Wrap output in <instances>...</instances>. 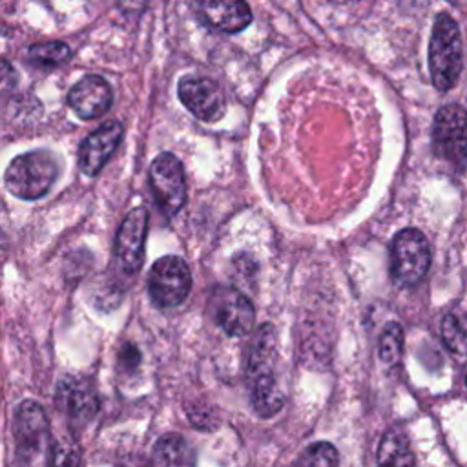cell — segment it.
<instances>
[{
  "label": "cell",
  "mask_w": 467,
  "mask_h": 467,
  "mask_svg": "<svg viewBox=\"0 0 467 467\" xmlns=\"http://www.w3.org/2000/svg\"><path fill=\"white\" fill-rule=\"evenodd\" d=\"M432 144L440 159L456 170L467 166V111L458 104L438 109L432 124Z\"/></svg>",
  "instance_id": "5"
},
{
  "label": "cell",
  "mask_w": 467,
  "mask_h": 467,
  "mask_svg": "<svg viewBox=\"0 0 467 467\" xmlns=\"http://www.w3.org/2000/svg\"><path fill=\"white\" fill-rule=\"evenodd\" d=\"M339 454L332 443L317 441L308 445L292 467H337Z\"/></svg>",
  "instance_id": "20"
},
{
  "label": "cell",
  "mask_w": 467,
  "mask_h": 467,
  "mask_svg": "<svg viewBox=\"0 0 467 467\" xmlns=\"http://www.w3.org/2000/svg\"><path fill=\"white\" fill-rule=\"evenodd\" d=\"M148 234V212L139 206L128 212L115 235V257L126 274H137L144 261V243Z\"/></svg>",
  "instance_id": "10"
},
{
  "label": "cell",
  "mask_w": 467,
  "mask_h": 467,
  "mask_svg": "<svg viewBox=\"0 0 467 467\" xmlns=\"http://www.w3.org/2000/svg\"><path fill=\"white\" fill-rule=\"evenodd\" d=\"M139 361H140V352L137 350V347L131 343H124L119 350V363L126 368H135Z\"/></svg>",
  "instance_id": "24"
},
{
  "label": "cell",
  "mask_w": 467,
  "mask_h": 467,
  "mask_svg": "<svg viewBox=\"0 0 467 467\" xmlns=\"http://www.w3.org/2000/svg\"><path fill=\"white\" fill-rule=\"evenodd\" d=\"M192 288V274L184 259L179 255H164L157 259L148 275V292L159 308L181 305Z\"/></svg>",
  "instance_id": "6"
},
{
  "label": "cell",
  "mask_w": 467,
  "mask_h": 467,
  "mask_svg": "<svg viewBox=\"0 0 467 467\" xmlns=\"http://www.w3.org/2000/svg\"><path fill=\"white\" fill-rule=\"evenodd\" d=\"M431 265L427 237L416 228L398 232L390 244V275L400 286H412L423 279Z\"/></svg>",
  "instance_id": "4"
},
{
  "label": "cell",
  "mask_w": 467,
  "mask_h": 467,
  "mask_svg": "<svg viewBox=\"0 0 467 467\" xmlns=\"http://www.w3.org/2000/svg\"><path fill=\"white\" fill-rule=\"evenodd\" d=\"M117 4L126 15H140L148 7L150 0H117Z\"/></svg>",
  "instance_id": "25"
},
{
  "label": "cell",
  "mask_w": 467,
  "mask_h": 467,
  "mask_svg": "<svg viewBox=\"0 0 467 467\" xmlns=\"http://www.w3.org/2000/svg\"><path fill=\"white\" fill-rule=\"evenodd\" d=\"M429 71L436 89L449 91L462 73V38L454 18L438 13L429 42Z\"/></svg>",
  "instance_id": "3"
},
{
  "label": "cell",
  "mask_w": 467,
  "mask_h": 467,
  "mask_svg": "<svg viewBox=\"0 0 467 467\" xmlns=\"http://www.w3.org/2000/svg\"><path fill=\"white\" fill-rule=\"evenodd\" d=\"M441 337L447 348L454 354H465L467 352V332L463 325L458 321L456 316L449 314L441 321Z\"/></svg>",
  "instance_id": "21"
},
{
  "label": "cell",
  "mask_w": 467,
  "mask_h": 467,
  "mask_svg": "<svg viewBox=\"0 0 467 467\" xmlns=\"http://www.w3.org/2000/svg\"><path fill=\"white\" fill-rule=\"evenodd\" d=\"M57 405L71 421L84 423L97 414L99 398L86 381L67 378L57 389Z\"/></svg>",
  "instance_id": "14"
},
{
  "label": "cell",
  "mask_w": 467,
  "mask_h": 467,
  "mask_svg": "<svg viewBox=\"0 0 467 467\" xmlns=\"http://www.w3.org/2000/svg\"><path fill=\"white\" fill-rule=\"evenodd\" d=\"M465 383H467V374H465Z\"/></svg>",
  "instance_id": "27"
},
{
  "label": "cell",
  "mask_w": 467,
  "mask_h": 467,
  "mask_svg": "<svg viewBox=\"0 0 467 467\" xmlns=\"http://www.w3.org/2000/svg\"><path fill=\"white\" fill-rule=\"evenodd\" d=\"M277 339L272 325L265 323L257 328L248 352L246 383L250 389V401L261 418L277 414L283 407V392L275 378Z\"/></svg>",
  "instance_id": "1"
},
{
  "label": "cell",
  "mask_w": 467,
  "mask_h": 467,
  "mask_svg": "<svg viewBox=\"0 0 467 467\" xmlns=\"http://www.w3.org/2000/svg\"><path fill=\"white\" fill-rule=\"evenodd\" d=\"M208 26L224 33H237L252 22V11L244 0H195Z\"/></svg>",
  "instance_id": "15"
},
{
  "label": "cell",
  "mask_w": 467,
  "mask_h": 467,
  "mask_svg": "<svg viewBox=\"0 0 467 467\" xmlns=\"http://www.w3.org/2000/svg\"><path fill=\"white\" fill-rule=\"evenodd\" d=\"M379 359L389 365L396 367L401 361L403 354V328L398 323H389L379 336Z\"/></svg>",
  "instance_id": "19"
},
{
  "label": "cell",
  "mask_w": 467,
  "mask_h": 467,
  "mask_svg": "<svg viewBox=\"0 0 467 467\" xmlns=\"http://www.w3.org/2000/svg\"><path fill=\"white\" fill-rule=\"evenodd\" d=\"M151 467H193V451L182 436L166 434L153 447Z\"/></svg>",
  "instance_id": "17"
},
{
  "label": "cell",
  "mask_w": 467,
  "mask_h": 467,
  "mask_svg": "<svg viewBox=\"0 0 467 467\" xmlns=\"http://www.w3.org/2000/svg\"><path fill=\"white\" fill-rule=\"evenodd\" d=\"M212 316L228 336H246L255 325L252 301L235 288L221 286L212 297Z\"/></svg>",
  "instance_id": "9"
},
{
  "label": "cell",
  "mask_w": 467,
  "mask_h": 467,
  "mask_svg": "<svg viewBox=\"0 0 467 467\" xmlns=\"http://www.w3.org/2000/svg\"><path fill=\"white\" fill-rule=\"evenodd\" d=\"M117 467H148V463L139 456H128Z\"/></svg>",
  "instance_id": "26"
},
{
  "label": "cell",
  "mask_w": 467,
  "mask_h": 467,
  "mask_svg": "<svg viewBox=\"0 0 467 467\" xmlns=\"http://www.w3.org/2000/svg\"><path fill=\"white\" fill-rule=\"evenodd\" d=\"M49 467H80V449L71 440H60L53 445Z\"/></svg>",
  "instance_id": "22"
},
{
  "label": "cell",
  "mask_w": 467,
  "mask_h": 467,
  "mask_svg": "<svg viewBox=\"0 0 467 467\" xmlns=\"http://www.w3.org/2000/svg\"><path fill=\"white\" fill-rule=\"evenodd\" d=\"M27 58L40 67H58L71 58V47L62 40H47L29 46Z\"/></svg>",
  "instance_id": "18"
},
{
  "label": "cell",
  "mask_w": 467,
  "mask_h": 467,
  "mask_svg": "<svg viewBox=\"0 0 467 467\" xmlns=\"http://www.w3.org/2000/svg\"><path fill=\"white\" fill-rule=\"evenodd\" d=\"M150 186L166 215H175L186 202V181L181 161L173 153H161L150 166Z\"/></svg>",
  "instance_id": "7"
},
{
  "label": "cell",
  "mask_w": 467,
  "mask_h": 467,
  "mask_svg": "<svg viewBox=\"0 0 467 467\" xmlns=\"http://www.w3.org/2000/svg\"><path fill=\"white\" fill-rule=\"evenodd\" d=\"M13 434L20 454L33 456L44 449L49 436V425L44 409L36 401L26 400L18 405L13 420Z\"/></svg>",
  "instance_id": "11"
},
{
  "label": "cell",
  "mask_w": 467,
  "mask_h": 467,
  "mask_svg": "<svg viewBox=\"0 0 467 467\" xmlns=\"http://www.w3.org/2000/svg\"><path fill=\"white\" fill-rule=\"evenodd\" d=\"M58 175L57 157L49 150H31L16 155L5 168V188L26 201L44 197Z\"/></svg>",
  "instance_id": "2"
},
{
  "label": "cell",
  "mask_w": 467,
  "mask_h": 467,
  "mask_svg": "<svg viewBox=\"0 0 467 467\" xmlns=\"http://www.w3.org/2000/svg\"><path fill=\"white\" fill-rule=\"evenodd\" d=\"M378 467H416L410 443L401 429H390L378 445Z\"/></svg>",
  "instance_id": "16"
},
{
  "label": "cell",
  "mask_w": 467,
  "mask_h": 467,
  "mask_svg": "<svg viewBox=\"0 0 467 467\" xmlns=\"http://www.w3.org/2000/svg\"><path fill=\"white\" fill-rule=\"evenodd\" d=\"M179 100L202 122H217L224 117L226 100L221 86L206 77H182L177 86Z\"/></svg>",
  "instance_id": "8"
},
{
  "label": "cell",
  "mask_w": 467,
  "mask_h": 467,
  "mask_svg": "<svg viewBox=\"0 0 467 467\" xmlns=\"http://www.w3.org/2000/svg\"><path fill=\"white\" fill-rule=\"evenodd\" d=\"M15 86H16L15 67L7 60L0 58V97L7 95Z\"/></svg>",
  "instance_id": "23"
},
{
  "label": "cell",
  "mask_w": 467,
  "mask_h": 467,
  "mask_svg": "<svg viewBox=\"0 0 467 467\" xmlns=\"http://www.w3.org/2000/svg\"><path fill=\"white\" fill-rule=\"evenodd\" d=\"M113 102L111 86L99 75L82 77L67 93V104L78 119L93 120L102 117Z\"/></svg>",
  "instance_id": "13"
},
{
  "label": "cell",
  "mask_w": 467,
  "mask_h": 467,
  "mask_svg": "<svg viewBox=\"0 0 467 467\" xmlns=\"http://www.w3.org/2000/svg\"><path fill=\"white\" fill-rule=\"evenodd\" d=\"M122 124L117 120L104 122L95 131H91L78 148V168L82 173L93 177L109 161L122 139Z\"/></svg>",
  "instance_id": "12"
}]
</instances>
